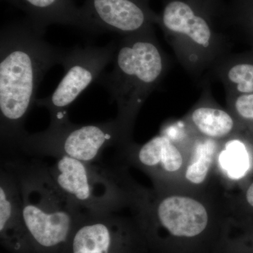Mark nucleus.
Listing matches in <instances>:
<instances>
[{
  "mask_svg": "<svg viewBox=\"0 0 253 253\" xmlns=\"http://www.w3.org/2000/svg\"><path fill=\"white\" fill-rule=\"evenodd\" d=\"M48 168L58 187L84 212L110 214L132 204L137 184L126 166L107 168L64 156Z\"/></svg>",
  "mask_w": 253,
  "mask_h": 253,
  "instance_id": "nucleus-5",
  "label": "nucleus"
},
{
  "mask_svg": "<svg viewBox=\"0 0 253 253\" xmlns=\"http://www.w3.org/2000/svg\"><path fill=\"white\" fill-rule=\"evenodd\" d=\"M239 204L246 208L248 211L253 212V181L243 193L241 197V203H239Z\"/></svg>",
  "mask_w": 253,
  "mask_h": 253,
  "instance_id": "nucleus-17",
  "label": "nucleus"
},
{
  "mask_svg": "<svg viewBox=\"0 0 253 253\" xmlns=\"http://www.w3.org/2000/svg\"><path fill=\"white\" fill-rule=\"evenodd\" d=\"M251 18H234L228 19L229 26L230 24L239 25L240 26H244L245 28H250V32L253 35V16Z\"/></svg>",
  "mask_w": 253,
  "mask_h": 253,
  "instance_id": "nucleus-18",
  "label": "nucleus"
},
{
  "mask_svg": "<svg viewBox=\"0 0 253 253\" xmlns=\"http://www.w3.org/2000/svg\"><path fill=\"white\" fill-rule=\"evenodd\" d=\"M46 29L29 18L5 25L0 34V136L4 151L15 152L42 81L61 64L65 50L44 40Z\"/></svg>",
  "mask_w": 253,
  "mask_h": 253,
  "instance_id": "nucleus-1",
  "label": "nucleus"
},
{
  "mask_svg": "<svg viewBox=\"0 0 253 253\" xmlns=\"http://www.w3.org/2000/svg\"><path fill=\"white\" fill-rule=\"evenodd\" d=\"M209 75L220 82L226 93L253 94V58L227 54L215 63Z\"/></svg>",
  "mask_w": 253,
  "mask_h": 253,
  "instance_id": "nucleus-14",
  "label": "nucleus"
},
{
  "mask_svg": "<svg viewBox=\"0 0 253 253\" xmlns=\"http://www.w3.org/2000/svg\"><path fill=\"white\" fill-rule=\"evenodd\" d=\"M134 126L116 116L106 122L77 125L69 118L50 122L45 130L26 133L17 151L33 157H69L83 162L99 161L108 148L122 149L132 142Z\"/></svg>",
  "mask_w": 253,
  "mask_h": 253,
  "instance_id": "nucleus-6",
  "label": "nucleus"
},
{
  "mask_svg": "<svg viewBox=\"0 0 253 253\" xmlns=\"http://www.w3.org/2000/svg\"><path fill=\"white\" fill-rule=\"evenodd\" d=\"M198 1H201L219 12H223L225 10L226 5L223 3L222 0H198Z\"/></svg>",
  "mask_w": 253,
  "mask_h": 253,
  "instance_id": "nucleus-19",
  "label": "nucleus"
},
{
  "mask_svg": "<svg viewBox=\"0 0 253 253\" xmlns=\"http://www.w3.org/2000/svg\"><path fill=\"white\" fill-rule=\"evenodd\" d=\"M201 98L184 119L190 134L223 141L239 134L241 125L229 109L221 108L213 99L211 87L204 81Z\"/></svg>",
  "mask_w": 253,
  "mask_h": 253,
  "instance_id": "nucleus-11",
  "label": "nucleus"
},
{
  "mask_svg": "<svg viewBox=\"0 0 253 253\" xmlns=\"http://www.w3.org/2000/svg\"><path fill=\"white\" fill-rule=\"evenodd\" d=\"M112 63V71L96 83L117 104L118 117L134 126L143 104L166 76L169 60L151 29L118 41Z\"/></svg>",
  "mask_w": 253,
  "mask_h": 253,
  "instance_id": "nucleus-4",
  "label": "nucleus"
},
{
  "mask_svg": "<svg viewBox=\"0 0 253 253\" xmlns=\"http://www.w3.org/2000/svg\"><path fill=\"white\" fill-rule=\"evenodd\" d=\"M188 154V141L173 140L162 132L144 144L132 141L118 150L119 160L148 174L156 190L169 189L172 180H181Z\"/></svg>",
  "mask_w": 253,
  "mask_h": 253,
  "instance_id": "nucleus-9",
  "label": "nucleus"
},
{
  "mask_svg": "<svg viewBox=\"0 0 253 253\" xmlns=\"http://www.w3.org/2000/svg\"><path fill=\"white\" fill-rule=\"evenodd\" d=\"M116 43L113 41L106 46H74L65 50L60 64L64 70L62 80L52 94L36 101V106L49 111L50 122L68 119L70 106L112 63Z\"/></svg>",
  "mask_w": 253,
  "mask_h": 253,
  "instance_id": "nucleus-7",
  "label": "nucleus"
},
{
  "mask_svg": "<svg viewBox=\"0 0 253 253\" xmlns=\"http://www.w3.org/2000/svg\"><path fill=\"white\" fill-rule=\"evenodd\" d=\"M0 233L3 244L15 253H33L25 227L17 179L4 163L0 169Z\"/></svg>",
  "mask_w": 253,
  "mask_h": 253,
  "instance_id": "nucleus-10",
  "label": "nucleus"
},
{
  "mask_svg": "<svg viewBox=\"0 0 253 253\" xmlns=\"http://www.w3.org/2000/svg\"><path fill=\"white\" fill-rule=\"evenodd\" d=\"M227 109L235 116L241 127L253 129V94L226 93Z\"/></svg>",
  "mask_w": 253,
  "mask_h": 253,
  "instance_id": "nucleus-16",
  "label": "nucleus"
},
{
  "mask_svg": "<svg viewBox=\"0 0 253 253\" xmlns=\"http://www.w3.org/2000/svg\"><path fill=\"white\" fill-rule=\"evenodd\" d=\"M26 13L27 18L40 27L50 25L80 27V8L73 0H4Z\"/></svg>",
  "mask_w": 253,
  "mask_h": 253,
  "instance_id": "nucleus-12",
  "label": "nucleus"
},
{
  "mask_svg": "<svg viewBox=\"0 0 253 253\" xmlns=\"http://www.w3.org/2000/svg\"><path fill=\"white\" fill-rule=\"evenodd\" d=\"M188 161L181 180L192 191H201L212 174L217 161L222 141L190 134Z\"/></svg>",
  "mask_w": 253,
  "mask_h": 253,
  "instance_id": "nucleus-13",
  "label": "nucleus"
},
{
  "mask_svg": "<svg viewBox=\"0 0 253 253\" xmlns=\"http://www.w3.org/2000/svg\"><path fill=\"white\" fill-rule=\"evenodd\" d=\"M151 0H86L80 7L79 29L91 34L122 37L154 29L158 14Z\"/></svg>",
  "mask_w": 253,
  "mask_h": 253,
  "instance_id": "nucleus-8",
  "label": "nucleus"
},
{
  "mask_svg": "<svg viewBox=\"0 0 253 253\" xmlns=\"http://www.w3.org/2000/svg\"><path fill=\"white\" fill-rule=\"evenodd\" d=\"M158 14L157 25L176 59L194 78L209 73L230 54V37L217 23L224 15L208 5L198 0H166Z\"/></svg>",
  "mask_w": 253,
  "mask_h": 253,
  "instance_id": "nucleus-3",
  "label": "nucleus"
},
{
  "mask_svg": "<svg viewBox=\"0 0 253 253\" xmlns=\"http://www.w3.org/2000/svg\"><path fill=\"white\" fill-rule=\"evenodd\" d=\"M237 135L222 141L219 154L222 168L227 174L236 178L246 172L249 163L246 146Z\"/></svg>",
  "mask_w": 253,
  "mask_h": 253,
  "instance_id": "nucleus-15",
  "label": "nucleus"
},
{
  "mask_svg": "<svg viewBox=\"0 0 253 253\" xmlns=\"http://www.w3.org/2000/svg\"><path fill=\"white\" fill-rule=\"evenodd\" d=\"M17 179L23 221L33 253H67L84 211L63 194L40 160L3 161Z\"/></svg>",
  "mask_w": 253,
  "mask_h": 253,
  "instance_id": "nucleus-2",
  "label": "nucleus"
}]
</instances>
